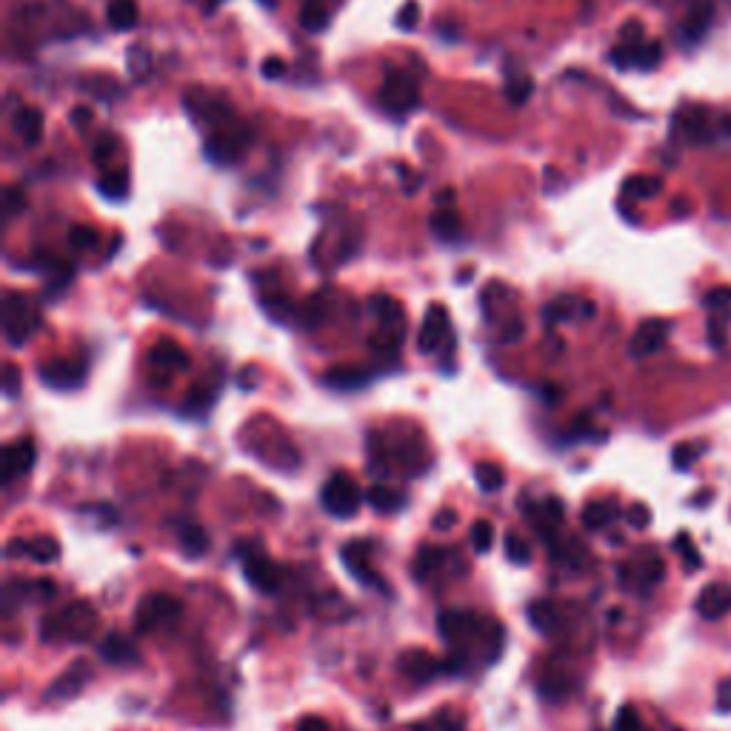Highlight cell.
<instances>
[{
  "mask_svg": "<svg viewBox=\"0 0 731 731\" xmlns=\"http://www.w3.org/2000/svg\"><path fill=\"white\" fill-rule=\"evenodd\" d=\"M594 315V303L589 300H577V297H557L546 309H543V320L554 326V323H566V320H583V317Z\"/></svg>",
  "mask_w": 731,
  "mask_h": 731,
  "instance_id": "obj_21",
  "label": "cell"
},
{
  "mask_svg": "<svg viewBox=\"0 0 731 731\" xmlns=\"http://www.w3.org/2000/svg\"><path fill=\"white\" fill-rule=\"evenodd\" d=\"M432 232L440 240H455L460 235V215L455 209H437L432 215Z\"/></svg>",
  "mask_w": 731,
  "mask_h": 731,
  "instance_id": "obj_34",
  "label": "cell"
},
{
  "mask_svg": "<svg viewBox=\"0 0 731 731\" xmlns=\"http://www.w3.org/2000/svg\"><path fill=\"white\" fill-rule=\"evenodd\" d=\"M366 500H369V506L377 509L380 514H395L406 506V497L400 492H395V489H386V486H372V489L366 492Z\"/></svg>",
  "mask_w": 731,
  "mask_h": 731,
  "instance_id": "obj_31",
  "label": "cell"
},
{
  "mask_svg": "<svg viewBox=\"0 0 731 731\" xmlns=\"http://www.w3.org/2000/svg\"><path fill=\"white\" fill-rule=\"evenodd\" d=\"M663 560L660 557H649V560H643V566L637 569V583L643 586V592H649L652 586H657L660 580H663Z\"/></svg>",
  "mask_w": 731,
  "mask_h": 731,
  "instance_id": "obj_38",
  "label": "cell"
},
{
  "mask_svg": "<svg viewBox=\"0 0 731 731\" xmlns=\"http://www.w3.org/2000/svg\"><path fill=\"white\" fill-rule=\"evenodd\" d=\"M432 523H435L437 532H449V529H452V526L457 523V514L452 512V509H443L440 514H435V520H432Z\"/></svg>",
  "mask_w": 731,
  "mask_h": 731,
  "instance_id": "obj_53",
  "label": "cell"
},
{
  "mask_svg": "<svg viewBox=\"0 0 731 731\" xmlns=\"http://www.w3.org/2000/svg\"><path fill=\"white\" fill-rule=\"evenodd\" d=\"M183 614V606H180L178 597L172 594H146L143 600L138 603L135 609V632L138 634H152L163 629V626H172Z\"/></svg>",
  "mask_w": 731,
  "mask_h": 731,
  "instance_id": "obj_4",
  "label": "cell"
},
{
  "mask_svg": "<svg viewBox=\"0 0 731 731\" xmlns=\"http://www.w3.org/2000/svg\"><path fill=\"white\" fill-rule=\"evenodd\" d=\"M95 626H98V614H95V609H92L89 603H75V606H69V609H63V612L49 614V617L40 623V629H43L40 634H43V640H52V643H58V640L83 643V640L92 637Z\"/></svg>",
  "mask_w": 731,
  "mask_h": 731,
  "instance_id": "obj_1",
  "label": "cell"
},
{
  "mask_svg": "<svg viewBox=\"0 0 731 731\" xmlns=\"http://www.w3.org/2000/svg\"><path fill=\"white\" fill-rule=\"evenodd\" d=\"M186 109L192 112V118L206 123L209 129H218L223 123L235 120L232 115V106L226 100L215 98V95H189L186 98Z\"/></svg>",
  "mask_w": 731,
  "mask_h": 731,
  "instance_id": "obj_17",
  "label": "cell"
},
{
  "mask_svg": "<svg viewBox=\"0 0 731 731\" xmlns=\"http://www.w3.org/2000/svg\"><path fill=\"white\" fill-rule=\"evenodd\" d=\"M677 552L683 554V563H686V569H689V572H694V569H700V566H703V557H700V552H697V549L692 546L689 534H680V537H677Z\"/></svg>",
  "mask_w": 731,
  "mask_h": 731,
  "instance_id": "obj_44",
  "label": "cell"
},
{
  "mask_svg": "<svg viewBox=\"0 0 731 731\" xmlns=\"http://www.w3.org/2000/svg\"><path fill=\"white\" fill-rule=\"evenodd\" d=\"M6 554H26L32 563L49 566V563H58L60 560V543L55 537H49V534H38V537H29V540L9 543Z\"/></svg>",
  "mask_w": 731,
  "mask_h": 731,
  "instance_id": "obj_19",
  "label": "cell"
},
{
  "mask_svg": "<svg viewBox=\"0 0 731 731\" xmlns=\"http://www.w3.org/2000/svg\"><path fill=\"white\" fill-rule=\"evenodd\" d=\"M40 383L55 389V392H72L86 383V366L83 363H72V360H49L38 366Z\"/></svg>",
  "mask_w": 731,
  "mask_h": 731,
  "instance_id": "obj_12",
  "label": "cell"
},
{
  "mask_svg": "<svg viewBox=\"0 0 731 731\" xmlns=\"http://www.w3.org/2000/svg\"><path fill=\"white\" fill-rule=\"evenodd\" d=\"M249 143H252V129L243 126L240 120H229L212 129V135L206 140V155L215 163H235L249 149Z\"/></svg>",
  "mask_w": 731,
  "mask_h": 731,
  "instance_id": "obj_6",
  "label": "cell"
},
{
  "mask_svg": "<svg viewBox=\"0 0 731 731\" xmlns=\"http://www.w3.org/2000/svg\"><path fill=\"white\" fill-rule=\"evenodd\" d=\"M98 654L109 663V666H135L140 660L138 646L126 637V634H109L98 646Z\"/></svg>",
  "mask_w": 731,
  "mask_h": 731,
  "instance_id": "obj_22",
  "label": "cell"
},
{
  "mask_svg": "<svg viewBox=\"0 0 731 731\" xmlns=\"http://www.w3.org/2000/svg\"><path fill=\"white\" fill-rule=\"evenodd\" d=\"M98 189L109 200L126 198V192H129V172H126V169H120L118 178H115V172H112V175H100Z\"/></svg>",
  "mask_w": 731,
  "mask_h": 731,
  "instance_id": "obj_35",
  "label": "cell"
},
{
  "mask_svg": "<svg viewBox=\"0 0 731 731\" xmlns=\"http://www.w3.org/2000/svg\"><path fill=\"white\" fill-rule=\"evenodd\" d=\"M532 89L534 80L526 78V75H509V80H506V98L514 106H523L526 100L532 98Z\"/></svg>",
  "mask_w": 731,
  "mask_h": 731,
  "instance_id": "obj_37",
  "label": "cell"
},
{
  "mask_svg": "<svg viewBox=\"0 0 731 731\" xmlns=\"http://www.w3.org/2000/svg\"><path fill=\"white\" fill-rule=\"evenodd\" d=\"M340 3L343 0H303V6H300V23H303V29L306 32L326 29Z\"/></svg>",
  "mask_w": 731,
  "mask_h": 731,
  "instance_id": "obj_24",
  "label": "cell"
},
{
  "mask_svg": "<svg viewBox=\"0 0 731 731\" xmlns=\"http://www.w3.org/2000/svg\"><path fill=\"white\" fill-rule=\"evenodd\" d=\"M529 514L537 517V529L543 534V540H552L554 529L563 523V503H560L557 497H549V500H543V503L532 506Z\"/></svg>",
  "mask_w": 731,
  "mask_h": 731,
  "instance_id": "obj_25",
  "label": "cell"
},
{
  "mask_svg": "<svg viewBox=\"0 0 731 731\" xmlns=\"http://www.w3.org/2000/svg\"><path fill=\"white\" fill-rule=\"evenodd\" d=\"M115 146H118V140L112 138V135H103V138L98 140V146H95V158L103 163V160L109 158L112 152H115Z\"/></svg>",
  "mask_w": 731,
  "mask_h": 731,
  "instance_id": "obj_52",
  "label": "cell"
},
{
  "mask_svg": "<svg viewBox=\"0 0 731 731\" xmlns=\"http://www.w3.org/2000/svg\"><path fill=\"white\" fill-rule=\"evenodd\" d=\"M612 63L620 69H654L663 60V49L657 40L643 35L640 23H629L620 32V43L612 49Z\"/></svg>",
  "mask_w": 731,
  "mask_h": 731,
  "instance_id": "obj_2",
  "label": "cell"
},
{
  "mask_svg": "<svg viewBox=\"0 0 731 731\" xmlns=\"http://www.w3.org/2000/svg\"><path fill=\"white\" fill-rule=\"evenodd\" d=\"M506 557L517 563V566H526L529 563V557H532V549H529V543L520 537V534H509L506 537Z\"/></svg>",
  "mask_w": 731,
  "mask_h": 731,
  "instance_id": "obj_41",
  "label": "cell"
},
{
  "mask_svg": "<svg viewBox=\"0 0 731 731\" xmlns=\"http://www.w3.org/2000/svg\"><path fill=\"white\" fill-rule=\"evenodd\" d=\"M340 563L346 566V572L352 574L355 580H360L363 586H375V589H383V580L380 574L372 569V560H369V549L366 543H346L340 549Z\"/></svg>",
  "mask_w": 731,
  "mask_h": 731,
  "instance_id": "obj_16",
  "label": "cell"
},
{
  "mask_svg": "<svg viewBox=\"0 0 731 731\" xmlns=\"http://www.w3.org/2000/svg\"><path fill=\"white\" fill-rule=\"evenodd\" d=\"M138 3L135 0H112L109 9H106V20L112 29L118 32H129L135 23H138Z\"/></svg>",
  "mask_w": 731,
  "mask_h": 731,
  "instance_id": "obj_28",
  "label": "cell"
},
{
  "mask_svg": "<svg viewBox=\"0 0 731 731\" xmlns=\"http://www.w3.org/2000/svg\"><path fill=\"white\" fill-rule=\"evenodd\" d=\"M149 363H152V369H158L160 375H172V372H186L189 369V355H186V349H180L175 340L166 337L149 352Z\"/></svg>",
  "mask_w": 731,
  "mask_h": 731,
  "instance_id": "obj_20",
  "label": "cell"
},
{
  "mask_svg": "<svg viewBox=\"0 0 731 731\" xmlns=\"http://www.w3.org/2000/svg\"><path fill=\"white\" fill-rule=\"evenodd\" d=\"M15 132H18L20 140H26L29 146H35L43 135V118L35 106H20L18 115H15Z\"/></svg>",
  "mask_w": 731,
  "mask_h": 731,
  "instance_id": "obj_27",
  "label": "cell"
},
{
  "mask_svg": "<svg viewBox=\"0 0 731 731\" xmlns=\"http://www.w3.org/2000/svg\"><path fill=\"white\" fill-rule=\"evenodd\" d=\"M455 349V337H452V323H449V315L443 306H432L426 312V320H423V329L417 335V349L423 355H437L440 349Z\"/></svg>",
  "mask_w": 731,
  "mask_h": 731,
  "instance_id": "obj_10",
  "label": "cell"
},
{
  "mask_svg": "<svg viewBox=\"0 0 731 731\" xmlns=\"http://www.w3.org/2000/svg\"><path fill=\"white\" fill-rule=\"evenodd\" d=\"M40 315L35 303L20 292H9L3 300V329H6V340L12 346H23L29 343L32 335L38 332Z\"/></svg>",
  "mask_w": 731,
  "mask_h": 731,
  "instance_id": "obj_3",
  "label": "cell"
},
{
  "mask_svg": "<svg viewBox=\"0 0 731 731\" xmlns=\"http://www.w3.org/2000/svg\"><path fill=\"white\" fill-rule=\"evenodd\" d=\"M709 20H712V12H709V6H697V9H692V15L683 20L680 38L686 40V43H697V40L706 35V29H709Z\"/></svg>",
  "mask_w": 731,
  "mask_h": 731,
  "instance_id": "obj_32",
  "label": "cell"
},
{
  "mask_svg": "<svg viewBox=\"0 0 731 731\" xmlns=\"http://www.w3.org/2000/svg\"><path fill=\"white\" fill-rule=\"evenodd\" d=\"M178 537H180V549H183L186 557H200V554L209 552V534H206V529L198 526V523H183Z\"/></svg>",
  "mask_w": 731,
  "mask_h": 731,
  "instance_id": "obj_29",
  "label": "cell"
},
{
  "mask_svg": "<svg viewBox=\"0 0 731 731\" xmlns=\"http://www.w3.org/2000/svg\"><path fill=\"white\" fill-rule=\"evenodd\" d=\"M86 680H89V666L80 660L75 663L69 672L60 677L58 683L46 692V700H63V697H72V694H78L83 686H86Z\"/></svg>",
  "mask_w": 731,
  "mask_h": 731,
  "instance_id": "obj_26",
  "label": "cell"
},
{
  "mask_svg": "<svg viewBox=\"0 0 731 731\" xmlns=\"http://www.w3.org/2000/svg\"><path fill=\"white\" fill-rule=\"evenodd\" d=\"M697 455H700V449H697L694 443H683V446H677V449H674L672 463L677 466V469H680V472H686L694 460H697Z\"/></svg>",
  "mask_w": 731,
  "mask_h": 731,
  "instance_id": "obj_46",
  "label": "cell"
},
{
  "mask_svg": "<svg viewBox=\"0 0 731 731\" xmlns=\"http://www.w3.org/2000/svg\"><path fill=\"white\" fill-rule=\"evenodd\" d=\"M417 20H420V3L417 0H406L403 9L397 12V26L400 29H415Z\"/></svg>",
  "mask_w": 731,
  "mask_h": 731,
  "instance_id": "obj_48",
  "label": "cell"
},
{
  "mask_svg": "<svg viewBox=\"0 0 731 731\" xmlns=\"http://www.w3.org/2000/svg\"><path fill=\"white\" fill-rule=\"evenodd\" d=\"M240 566H243V577L246 583L263 594H275L283 583V569L263 549L257 546H246L240 549Z\"/></svg>",
  "mask_w": 731,
  "mask_h": 731,
  "instance_id": "obj_7",
  "label": "cell"
},
{
  "mask_svg": "<svg viewBox=\"0 0 731 731\" xmlns=\"http://www.w3.org/2000/svg\"><path fill=\"white\" fill-rule=\"evenodd\" d=\"M669 332H672V326H669L666 320H660V317L643 320V323L637 326V332H634L632 343H629V355L637 357V360L657 355V352L666 346Z\"/></svg>",
  "mask_w": 731,
  "mask_h": 731,
  "instance_id": "obj_13",
  "label": "cell"
},
{
  "mask_svg": "<svg viewBox=\"0 0 731 731\" xmlns=\"http://www.w3.org/2000/svg\"><path fill=\"white\" fill-rule=\"evenodd\" d=\"M626 520L632 523L634 529H646V526L652 523V512H649L643 503H634L632 509H629V514H626Z\"/></svg>",
  "mask_w": 731,
  "mask_h": 731,
  "instance_id": "obj_49",
  "label": "cell"
},
{
  "mask_svg": "<svg viewBox=\"0 0 731 731\" xmlns=\"http://www.w3.org/2000/svg\"><path fill=\"white\" fill-rule=\"evenodd\" d=\"M20 206H23V200H20V195H18V192H15V189H9V192H6V218H12V215H18Z\"/></svg>",
  "mask_w": 731,
  "mask_h": 731,
  "instance_id": "obj_55",
  "label": "cell"
},
{
  "mask_svg": "<svg viewBox=\"0 0 731 731\" xmlns=\"http://www.w3.org/2000/svg\"><path fill=\"white\" fill-rule=\"evenodd\" d=\"M697 614L703 617V620H709V623H714V620H723L726 614L731 612V586L729 583H709L703 592L697 594Z\"/></svg>",
  "mask_w": 731,
  "mask_h": 731,
  "instance_id": "obj_18",
  "label": "cell"
},
{
  "mask_svg": "<svg viewBox=\"0 0 731 731\" xmlns=\"http://www.w3.org/2000/svg\"><path fill=\"white\" fill-rule=\"evenodd\" d=\"M717 709L723 714H731V677L720 680V686H717Z\"/></svg>",
  "mask_w": 731,
  "mask_h": 731,
  "instance_id": "obj_50",
  "label": "cell"
},
{
  "mask_svg": "<svg viewBox=\"0 0 731 731\" xmlns=\"http://www.w3.org/2000/svg\"><path fill=\"white\" fill-rule=\"evenodd\" d=\"M486 620H480L477 614L472 612H443L440 614V620H437V629H440V637L452 646V652H460L466 649V643L469 640H475L480 637V626H483Z\"/></svg>",
  "mask_w": 731,
  "mask_h": 731,
  "instance_id": "obj_9",
  "label": "cell"
},
{
  "mask_svg": "<svg viewBox=\"0 0 731 731\" xmlns=\"http://www.w3.org/2000/svg\"><path fill=\"white\" fill-rule=\"evenodd\" d=\"M323 383L335 392H355V389H363L372 383V372L363 366H332L323 375Z\"/></svg>",
  "mask_w": 731,
  "mask_h": 731,
  "instance_id": "obj_23",
  "label": "cell"
},
{
  "mask_svg": "<svg viewBox=\"0 0 731 731\" xmlns=\"http://www.w3.org/2000/svg\"><path fill=\"white\" fill-rule=\"evenodd\" d=\"M706 309L712 312V315H729V309H731V289H712L709 295H706Z\"/></svg>",
  "mask_w": 731,
  "mask_h": 731,
  "instance_id": "obj_43",
  "label": "cell"
},
{
  "mask_svg": "<svg viewBox=\"0 0 731 731\" xmlns=\"http://www.w3.org/2000/svg\"><path fill=\"white\" fill-rule=\"evenodd\" d=\"M397 669H400V674L406 680H412V683H429V680L440 677V672H449V663H437L429 652L412 649V652L400 654Z\"/></svg>",
  "mask_w": 731,
  "mask_h": 731,
  "instance_id": "obj_14",
  "label": "cell"
},
{
  "mask_svg": "<svg viewBox=\"0 0 731 731\" xmlns=\"http://www.w3.org/2000/svg\"><path fill=\"white\" fill-rule=\"evenodd\" d=\"M86 120H89V112L86 109H75V123H78L80 129L86 126Z\"/></svg>",
  "mask_w": 731,
  "mask_h": 731,
  "instance_id": "obj_56",
  "label": "cell"
},
{
  "mask_svg": "<svg viewBox=\"0 0 731 731\" xmlns=\"http://www.w3.org/2000/svg\"><path fill=\"white\" fill-rule=\"evenodd\" d=\"M380 103L392 115H406V112L417 109L420 106V86H417V80L409 72H403V69H392L386 75V80H383V86H380Z\"/></svg>",
  "mask_w": 731,
  "mask_h": 731,
  "instance_id": "obj_8",
  "label": "cell"
},
{
  "mask_svg": "<svg viewBox=\"0 0 731 731\" xmlns=\"http://www.w3.org/2000/svg\"><path fill=\"white\" fill-rule=\"evenodd\" d=\"M212 400H215V392H209L206 386H192L189 395H186V409L192 415H203L212 406Z\"/></svg>",
  "mask_w": 731,
  "mask_h": 731,
  "instance_id": "obj_39",
  "label": "cell"
},
{
  "mask_svg": "<svg viewBox=\"0 0 731 731\" xmlns=\"http://www.w3.org/2000/svg\"><path fill=\"white\" fill-rule=\"evenodd\" d=\"M614 517H617V506L612 500H594V503H589L583 509V526L592 529V532H600V529H606L612 523Z\"/></svg>",
  "mask_w": 731,
  "mask_h": 731,
  "instance_id": "obj_30",
  "label": "cell"
},
{
  "mask_svg": "<svg viewBox=\"0 0 731 731\" xmlns=\"http://www.w3.org/2000/svg\"><path fill=\"white\" fill-rule=\"evenodd\" d=\"M35 460H38V449H35V440L32 437L12 440L3 449V455H0V477H3V483H12L18 477L29 475V469L35 466Z\"/></svg>",
  "mask_w": 731,
  "mask_h": 731,
  "instance_id": "obj_11",
  "label": "cell"
},
{
  "mask_svg": "<svg viewBox=\"0 0 731 731\" xmlns=\"http://www.w3.org/2000/svg\"><path fill=\"white\" fill-rule=\"evenodd\" d=\"M69 243H72V249H92L98 243V232L89 226H75L69 232Z\"/></svg>",
  "mask_w": 731,
  "mask_h": 731,
  "instance_id": "obj_45",
  "label": "cell"
},
{
  "mask_svg": "<svg viewBox=\"0 0 731 731\" xmlns=\"http://www.w3.org/2000/svg\"><path fill=\"white\" fill-rule=\"evenodd\" d=\"M3 395H6V400H15L20 392V372H18V366L15 363H6L3 366Z\"/></svg>",
  "mask_w": 731,
  "mask_h": 731,
  "instance_id": "obj_47",
  "label": "cell"
},
{
  "mask_svg": "<svg viewBox=\"0 0 731 731\" xmlns=\"http://www.w3.org/2000/svg\"><path fill=\"white\" fill-rule=\"evenodd\" d=\"M297 731H329V723L323 717H317V714H309V717H303L297 723Z\"/></svg>",
  "mask_w": 731,
  "mask_h": 731,
  "instance_id": "obj_51",
  "label": "cell"
},
{
  "mask_svg": "<svg viewBox=\"0 0 731 731\" xmlns=\"http://www.w3.org/2000/svg\"><path fill=\"white\" fill-rule=\"evenodd\" d=\"M657 192H660V180L657 178L626 180V195H629V198H654Z\"/></svg>",
  "mask_w": 731,
  "mask_h": 731,
  "instance_id": "obj_42",
  "label": "cell"
},
{
  "mask_svg": "<svg viewBox=\"0 0 731 731\" xmlns=\"http://www.w3.org/2000/svg\"><path fill=\"white\" fill-rule=\"evenodd\" d=\"M494 543V526L489 520H477L472 526V546L477 554H486Z\"/></svg>",
  "mask_w": 731,
  "mask_h": 731,
  "instance_id": "obj_40",
  "label": "cell"
},
{
  "mask_svg": "<svg viewBox=\"0 0 731 731\" xmlns=\"http://www.w3.org/2000/svg\"><path fill=\"white\" fill-rule=\"evenodd\" d=\"M674 132L689 143H706L714 135H723V126H712V118L703 109H686L674 118Z\"/></svg>",
  "mask_w": 731,
  "mask_h": 731,
  "instance_id": "obj_15",
  "label": "cell"
},
{
  "mask_svg": "<svg viewBox=\"0 0 731 731\" xmlns=\"http://www.w3.org/2000/svg\"><path fill=\"white\" fill-rule=\"evenodd\" d=\"M283 66H286V63L280 58H266L263 60V75H266V78H280V75H283Z\"/></svg>",
  "mask_w": 731,
  "mask_h": 731,
  "instance_id": "obj_54",
  "label": "cell"
},
{
  "mask_svg": "<svg viewBox=\"0 0 731 731\" xmlns=\"http://www.w3.org/2000/svg\"><path fill=\"white\" fill-rule=\"evenodd\" d=\"M443 557H449V549H437V546H423L415 557V574L420 580H426L429 574L440 569L446 560Z\"/></svg>",
  "mask_w": 731,
  "mask_h": 731,
  "instance_id": "obj_33",
  "label": "cell"
},
{
  "mask_svg": "<svg viewBox=\"0 0 731 731\" xmlns=\"http://www.w3.org/2000/svg\"><path fill=\"white\" fill-rule=\"evenodd\" d=\"M475 480L477 486H480V492L492 494L506 483V475H503V469H497L494 463H480L475 469Z\"/></svg>",
  "mask_w": 731,
  "mask_h": 731,
  "instance_id": "obj_36",
  "label": "cell"
},
{
  "mask_svg": "<svg viewBox=\"0 0 731 731\" xmlns=\"http://www.w3.org/2000/svg\"><path fill=\"white\" fill-rule=\"evenodd\" d=\"M320 503L332 517H352L363 503V492L357 480L346 472H335L320 489Z\"/></svg>",
  "mask_w": 731,
  "mask_h": 731,
  "instance_id": "obj_5",
  "label": "cell"
}]
</instances>
